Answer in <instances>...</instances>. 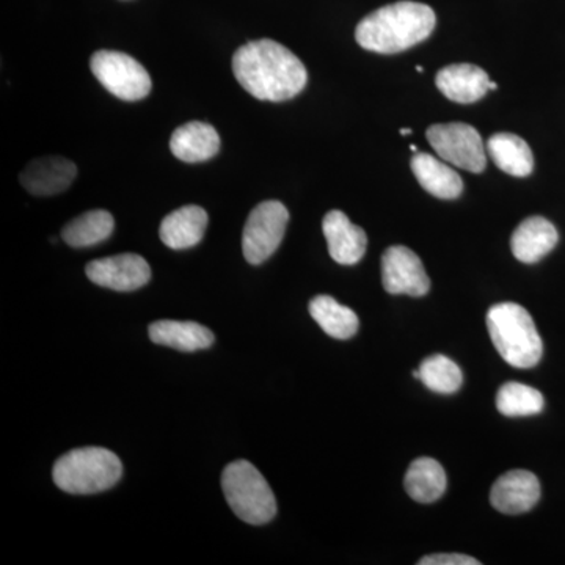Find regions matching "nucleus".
<instances>
[{"label":"nucleus","mask_w":565,"mask_h":565,"mask_svg":"<svg viewBox=\"0 0 565 565\" xmlns=\"http://www.w3.org/2000/svg\"><path fill=\"white\" fill-rule=\"evenodd\" d=\"M233 73L245 92L259 102L292 99L308 82L302 61L274 40L250 41L233 55Z\"/></svg>","instance_id":"1"},{"label":"nucleus","mask_w":565,"mask_h":565,"mask_svg":"<svg viewBox=\"0 0 565 565\" xmlns=\"http://www.w3.org/2000/svg\"><path fill=\"white\" fill-rule=\"evenodd\" d=\"M437 24L435 11L422 2L390 3L356 25V43L377 54H397L429 39Z\"/></svg>","instance_id":"2"},{"label":"nucleus","mask_w":565,"mask_h":565,"mask_svg":"<svg viewBox=\"0 0 565 565\" xmlns=\"http://www.w3.org/2000/svg\"><path fill=\"white\" fill-rule=\"evenodd\" d=\"M487 329L505 363L516 370H531L541 362L544 344L533 318L522 305H493L487 313Z\"/></svg>","instance_id":"3"},{"label":"nucleus","mask_w":565,"mask_h":565,"mask_svg":"<svg viewBox=\"0 0 565 565\" xmlns=\"http://www.w3.org/2000/svg\"><path fill=\"white\" fill-rule=\"evenodd\" d=\"M121 475L118 456L96 446L73 449L55 462L52 471L55 486L71 494L106 492L120 481Z\"/></svg>","instance_id":"4"},{"label":"nucleus","mask_w":565,"mask_h":565,"mask_svg":"<svg viewBox=\"0 0 565 565\" xmlns=\"http://www.w3.org/2000/svg\"><path fill=\"white\" fill-rule=\"evenodd\" d=\"M222 489L234 514L248 525H266L277 514L273 489L247 460H236L225 468Z\"/></svg>","instance_id":"5"},{"label":"nucleus","mask_w":565,"mask_h":565,"mask_svg":"<svg viewBox=\"0 0 565 565\" xmlns=\"http://www.w3.org/2000/svg\"><path fill=\"white\" fill-rule=\"evenodd\" d=\"M90 68L99 84L122 102H140L150 95V74L125 52H95L92 55Z\"/></svg>","instance_id":"6"},{"label":"nucleus","mask_w":565,"mask_h":565,"mask_svg":"<svg viewBox=\"0 0 565 565\" xmlns=\"http://www.w3.org/2000/svg\"><path fill=\"white\" fill-rule=\"evenodd\" d=\"M427 140L445 162L471 173L486 170V148L481 134L465 122L434 125L427 129Z\"/></svg>","instance_id":"7"},{"label":"nucleus","mask_w":565,"mask_h":565,"mask_svg":"<svg viewBox=\"0 0 565 565\" xmlns=\"http://www.w3.org/2000/svg\"><path fill=\"white\" fill-rule=\"evenodd\" d=\"M289 212L280 202L259 203L248 215L243 233L245 259L258 266L269 259L280 247L288 225Z\"/></svg>","instance_id":"8"},{"label":"nucleus","mask_w":565,"mask_h":565,"mask_svg":"<svg viewBox=\"0 0 565 565\" xmlns=\"http://www.w3.org/2000/svg\"><path fill=\"white\" fill-rule=\"evenodd\" d=\"M382 282L393 296L422 297L430 289V280L422 259L404 245H393L382 256Z\"/></svg>","instance_id":"9"},{"label":"nucleus","mask_w":565,"mask_h":565,"mask_svg":"<svg viewBox=\"0 0 565 565\" xmlns=\"http://www.w3.org/2000/svg\"><path fill=\"white\" fill-rule=\"evenodd\" d=\"M85 273L95 285L120 292L137 291L151 278L150 264L136 253L96 259L88 264Z\"/></svg>","instance_id":"10"},{"label":"nucleus","mask_w":565,"mask_h":565,"mask_svg":"<svg viewBox=\"0 0 565 565\" xmlns=\"http://www.w3.org/2000/svg\"><path fill=\"white\" fill-rule=\"evenodd\" d=\"M541 500L537 476L526 470H512L497 479L490 492V503L497 511L519 515L531 511Z\"/></svg>","instance_id":"11"},{"label":"nucleus","mask_w":565,"mask_h":565,"mask_svg":"<svg viewBox=\"0 0 565 565\" xmlns=\"http://www.w3.org/2000/svg\"><path fill=\"white\" fill-rule=\"evenodd\" d=\"M322 230L334 262L343 266L362 262L367 247L366 233L360 226L353 225L344 212L330 211L323 217Z\"/></svg>","instance_id":"12"},{"label":"nucleus","mask_w":565,"mask_h":565,"mask_svg":"<svg viewBox=\"0 0 565 565\" xmlns=\"http://www.w3.org/2000/svg\"><path fill=\"white\" fill-rule=\"evenodd\" d=\"M77 174L76 163L62 156L35 159L20 174L25 191L39 196L57 195L73 184Z\"/></svg>","instance_id":"13"},{"label":"nucleus","mask_w":565,"mask_h":565,"mask_svg":"<svg viewBox=\"0 0 565 565\" xmlns=\"http://www.w3.org/2000/svg\"><path fill=\"white\" fill-rule=\"evenodd\" d=\"M435 84L446 98L459 104L479 102L490 90L489 74L470 63L445 66L438 71Z\"/></svg>","instance_id":"14"},{"label":"nucleus","mask_w":565,"mask_h":565,"mask_svg":"<svg viewBox=\"0 0 565 565\" xmlns=\"http://www.w3.org/2000/svg\"><path fill=\"white\" fill-rule=\"evenodd\" d=\"M559 234L552 222L534 215L516 226L512 234L511 248L519 262L534 264L541 262L556 247Z\"/></svg>","instance_id":"15"},{"label":"nucleus","mask_w":565,"mask_h":565,"mask_svg":"<svg viewBox=\"0 0 565 565\" xmlns=\"http://www.w3.org/2000/svg\"><path fill=\"white\" fill-rule=\"evenodd\" d=\"M207 212L203 207L189 204L167 215L161 223L159 236L167 247L184 250L202 243L207 228Z\"/></svg>","instance_id":"16"},{"label":"nucleus","mask_w":565,"mask_h":565,"mask_svg":"<svg viewBox=\"0 0 565 565\" xmlns=\"http://www.w3.org/2000/svg\"><path fill=\"white\" fill-rule=\"evenodd\" d=\"M170 150L182 162H204L221 150V136L207 122L191 121L173 132Z\"/></svg>","instance_id":"17"},{"label":"nucleus","mask_w":565,"mask_h":565,"mask_svg":"<svg viewBox=\"0 0 565 565\" xmlns=\"http://www.w3.org/2000/svg\"><path fill=\"white\" fill-rule=\"evenodd\" d=\"M411 166L419 185L430 195L441 200H455L462 195L463 182L460 174L435 156L416 152Z\"/></svg>","instance_id":"18"},{"label":"nucleus","mask_w":565,"mask_h":565,"mask_svg":"<svg viewBox=\"0 0 565 565\" xmlns=\"http://www.w3.org/2000/svg\"><path fill=\"white\" fill-rule=\"evenodd\" d=\"M148 332L152 343L181 352L203 351L214 343V333L210 329L191 321H156Z\"/></svg>","instance_id":"19"},{"label":"nucleus","mask_w":565,"mask_h":565,"mask_svg":"<svg viewBox=\"0 0 565 565\" xmlns=\"http://www.w3.org/2000/svg\"><path fill=\"white\" fill-rule=\"evenodd\" d=\"M487 150L504 173L515 178H526L533 173V151L522 137L511 132L494 134L487 141Z\"/></svg>","instance_id":"20"},{"label":"nucleus","mask_w":565,"mask_h":565,"mask_svg":"<svg viewBox=\"0 0 565 565\" xmlns=\"http://www.w3.org/2000/svg\"><path fill=\"white\" fill-rule=\"evenodd\" d=\"M404 486L415 501L430 504L444 497L448 479H446L444 467L437 460L419 457L408 467Z\"/></svg>","instance_id":"21"},{"label":"nucleus","mask_w":565,"mask_h":565,"mask_svg":"<svg viewBox=\"0 0 565 565\" xmlns=\"http://www.w3.org/2000/svg\"><path fill=\"white\" fill-rule=\"evenodd\" d=\"M311 318L334 340H349L359 332V316L333 297L318 296L310 302Z\"/></svg>","instance_id":"22"},{"label":"nucleus","mask_w":565,"mask_h":565,"mask_svg":"<svg viewBox=\"0 0 565 565\" xmlns=\"http://www.w3.org/2000/svg\"><path fill=\"white\" fill-rule=\"evenodd\" d=\"M115 221L110 212L96 210L85 212L63 228L62 237L71 247H92L109 239Z\"/></svg>","instance_id":"23"},{"label":"nucleus","mask_w":565,"mask_h":565,"mask_svg":"<svg viewBox=\"0 0 565 565\" xmlns=\"http://www.w3.org/2000/svg\"><path fill=\"white\" fill-rule=\"evenodd\" d=\"M544 396L533 386L508 382L498 390L497 408L501 415L509 418L533 416L544 411Z\"/></svg>","instance_id":"24"},{"label":"nucleus","mask_w":565,"mask_h":565,"mask_svg":"<svg viewBox=\"0 0 565 565\" xmlns=\"http://www.w3.org/2000/svg\"><path fill=\"white\" fill-rule=\"evenodd\" d=\"M419 374L427 388L438 394H455L462 386L463 375L457 363L445 355H433L424 360Z\"/></svg>","instance_id":"25"},{"label":"nucleus","mask_w":565,"mask_h":565,"mask_svg":"<svg viewBox=\"0 0 565 565\" xmlns=\"http://www.w3.org/2000/svg\"><path fill=\"white\" fill-rule=\"evenodd\" d=\"M419 565H479L478 559L459 553H440V555L424 556Z\"/></svg>","instance_id":"26"},{"label":"nucleus","mask_w":565,"mask_h":565,"mask_svg":"<svg viewBox=\"0 0 565 565\" xmlns=\"http://www.w3.org/2000/svg\"><path fill=\"white\" fill-rule=\"evenodd\" d=\"M399 132L403 134V136H412V134H414V131H412V129L408 128H403L401 129Z\"/></svg>","instance_id":"27"},{"label":"nucleus","mask_w":565,"mask_h":565,"mask_svg":"<svg viewBox=\"0 0 565 565\" xmlns=\"http://www.w3.org/2000/svg\"><path fill=\"white\" fill-rule=\"evenodd\" d=\"M489 88H490V90H497L498 84H494V82L490 81Z\"/></svg>","instance_id":"28"},{"label":"nucleus","mask_w":565,"mask_h":565,"mask_svg":"<svg viewBox=\"0 0 565 565\" xmlns=\"http://www.w3.org/2000/svg\"><path fill=\"white\" fill-rule=\"evenodd\" d=\"M416 71H418V73H423L424 68H423V66L418 65V66H416Z\"/></svg>","instance_id":"29"},{"label":"nucleus","mask_w":565,"mask_h":565,"mask_svg":"<svg viewBox=\"0 0 565 565\" xmlns=\"http://www.w3.org/2000/svg\"><path fill=\"white\" fill-rule=\"evenodd\" d=\"M412 151L418 152V148H416L415 145H412Z\"/></svg>","instance_id":"30"}]
</instances>
